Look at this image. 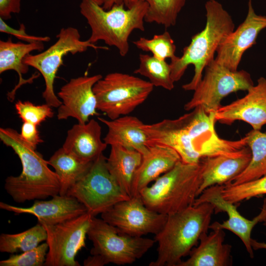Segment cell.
<instances>
[{
    "instance_id": "6da1fadb",
    "label": "cell",
    "mask_w": 266,
    "mask_h": 266,
    "mask_svg": "<svg viewBox=\"0 0 266 266\" xmlns=\"http://www.w3.org/2000/svg\"><path fill=\"white\" fill-rule=\"evenodd\" d=\"M0 139L12 148L20 160L22 170L17 176H8L4 188L17 203L44 200L59 194L60 185L55 171L48 167V161L12 128H0Z\"/></svg>"
},
{
    "instance_id": "603a6c76",
    "label": "cell",
    "mask_w": 266,
    "mask_h": 266,
    "mask_svg": "<svg viewBox=\"0 0 266 266\" xmlns=\"http://www.w3.org/2000/svg\"><path fill=\"white\" fill-rule=\"evenodd\" d=\"M101 136V126L92 119L86 123L73 125L67 131L63 147L81 159L94 161L107 146Z\"/></svg>"
},
{
    "instance_id": "836d02e7",
    "label": "cell",
    "mask_w": 266,
    "mask_h": 266,
    "mask_svg": "<svg viewBox=\"0 0 266 266\" xmlns=\"http://www.w3.org/2000/svg\"><path fill=\"white\" fill-rule=\"evenodd\" d=\"M48 251V244L43 243L21 254H12L8 259L0 261V266H44Z\"/></svg>"
},
{
    "instance_id": "4316f807",
    "label": "cell",
    "mask_w": 266,
    "mask_h": 266,
    "mask_svg": "<svg viewBox=\"0 0 266 266\" xmlns=\"http://www.w3.org/2000/svg\"><path fill=\"white\" fill-rule=\"evenodd\" d=\"M47 161L54 168L58 176L61 196L66 195L68 190L88 172L94 162L81 159L66 151L63 147Z\"/></svg>"
},
{
    "instance_id": "5bb4252c",
    "label": "cell",
    "mask_w": 266,
    "mask_h": 266,
    "mask_svg": "<svg viewBox=\"0 0 266 266\" xmlns=\"http://www.w3.org/2000/svg\"><path fill=\"white\" fill-rule=\"evenodd\" d=\"M215 113H207L198 106L185 114L188 137L200 160L204 157L230 155L236 149L234 141L221 138L216 133Z\"/></svg>"
},
{
    "instance_id": "9a60e30c",
    "label": "cell",
    "mask_w": 266,
    "mask_h": 266,
    "mask_svg": "<svg viewBox=\"0 0 266 266\" xmlns=\"http://www.w3.org/2000/svg\"><path fill=\"white\" fill-rule=\"evenodd\" d=\"M102 78L100 74L80 76L71 79L63 86L57 94L62 101L58 107V119L72 117L78 123L85 124L90 120V117L98 115L93 87Z\"/></svg>"
},
{
    "instance_id": "9c48e42d",
    "label": "cell",
    "mask_w": 266,
    "mask_h": 266,
    "mask_svg": "<svg viewBox=\"0 0 266 266\" xmlns=\"http://www.w3.org/2000/svg\"><path fill=\"white\" fill-rule=\"evenodd\" d=\"M250 74L245 70L233 71L215 58L204 69V75L191 99L184 105L186 111L201 106L207 113H215L223 98L238 91H248L253 86Z\"/></svg>"
},
{
    "instance_id": "8d00e7d4",
    "label": "cell",
    "mask_w": 266,
    "mask_h": 266,
    "mask_svg": "<svg viewBox=\"0 0 266 266\" xmlns=\"http://www.w3.org/2000/svg\"><path fill=\"white\" fill-rule=\"evenodd\" d=\"M37 126L29 122H24L21 127L20 134L22 139L34 149L43 142L41 138Z\"/></svg>"
},
{
    "instance_id": "7c38bea8",
    "label": "cell",
    "mask_w": 266,
    "mask_h": 266,
    "mask_svg": "<svg viewBox=\"0 0 266 266\" xmlns=\"http://www.w3.org/2000/svg\"><path fill=\"white\" fill-rule=\"evenodd\" d=\"M101 217L122 233L140 237L158 233L167 215L148 208L139 195L116 203L101 214Z\"/></svg>"
},
{
    "instance_id": "52a82bcc",
    "label": "cell",
    "mask_w": 266,
    "mask_h": 266,
    "mask_svg": "<svg viewBox=\"0 0 266 266\" xmlns=\"http://www.w3.org/2000/svg\"><path fill=\"white\" fill-rule=\"evenodd\" d=\"M154 87L149 81L129 74L108 73L93 87L97 109L110 120L127 115L146 100Z\"/></svg>"
},
{
    "instance_id": "f546056e",
    "label": "cell",
    "mask_w": 266,
    "mask_h": 266,
    "mask_svg": "<svg viewBox=\"0 0 266 266\" xmlns=\"http://www.w3.org/2000/svg\"><path fill=\"white\" fill-rule=\"evenodd\" d=\"M139 66L134 70V73L147 77L154 86L169 91L174 88L170 65L166 60L146 54H139Z\"/></svg>"
},
{
    "instance_id": "1f68e13d",
    "label": "cell",
    "mask_w": 266,
    "mask_h": 266,
    "mask_svg": "<svg viewBox=\"0 0 266 266\" xmlns=\"http://www.w3.org/2000/svg\"><path fill=\"white\" fill-rule=\"evenodd\" d=\"M221 193L224 199L233 203L262 197L266 195V174L258 179L237 185H222Z\"/></svg>"
},
{
    "instance_id": "7402d4cb",
    "label": "cell",
    "mask_w": 266,
    "mask_h": 266,
    "mask_svg": "<svg viewBox=\"0 0 266 266\" xmlns=\"http://www.w3.org/2000/svg\"><path fill=\"white\" fill-rule=\"evenodd\" d=\"M98 118L107 127V134L103 139L107 145L134 149L142 155L148 151L152 144L143 129V123L137 117L127 115L110 120Z\"/></svg>"
},
{
    "instance_id": "cb8c5ba5",
    "label": "cell",
    "mask_w": 266,
    "mask_h": 266,
    "mask_svg": "<svg viewBox=\"0 0 266 266\" xmlns=\"http://www.w3.org/2000/svg\"><path fill=\"white\" fill-rule=\"evenodd\" d=\"M223 230H212L203 233L199 245L192 250L190 257L178 266H229L233 264L232 246L225 244Z\"/></svg>"
},
{
    "instance_id": "3957f363",
    "label": "cell",
    "mask_w": 266,
    "mask_h": 266,
    "mask_svg": "<svg viewBox=\"0 0 266 266\" xmlns=\"http://www.w3.org/2000/svg\"><path fill=\"white\" fill-rule=\"evenodd\" d=\"M214 206L204 202L167 215L162 229L155 234L157 259L149 266H178L189 255L201 234L207 233Z\"/></svg>"
},
{
    "instance_id": "74e56055",
    "label": "cell",
    "mask_w": 266,
    "mask_h": 266,
    "mask_svg": "<svg viewBox=\"0 0 266 266\" xmlns=\"http://www.w3.org/2000/svg\"><path fill=\"white\" fill-rule=\"evenodd\" d=\"M21 10V0H0V18L8 20L12 13H19Z\"/></svg>"
},
{
    "instance_id": "e575fe53",
    "label": "cell",
    "mask_w": 266,
    "mask_h": 266,
    "mask_svg": "<svg viewBox=\"0 0 266 266\" xmlns=\"http://www.w3.org/2000/svg\"><path fill=\"white\" fill-rule=\"evenodd\" d=\"M17 113L23 122L32 123L37 126L47 118L54 116L51 106L47 103L35 105L29 101L18 100L15 104Z\"/></svg>"
},
{
    "instance_id": "ac0fdd59",
    "label": "cell",
    "mask_w": 266,
    "mask_h": 266,
    "mask_svg": "<svg viewBox=\"0 0 266 266\" xmlns=\"http://www.w3.org/2000/svg\"><path fill=\"white\" fill-rule=\"evenodd\" d=\"M0 208L15 214H29L35 216L41 224L54 225L77 217L87 212L77 199L59 194L48 200H36L28 207L14 206L0 202Z\"/></svg>"
},
{
    "instance_id": "8fae6325",
    "label": "cell",
    "mask_w": 266,
    "mask_h": 266,
    "mask_svg": "<svg viewBox=\"0 0 266 266\" xmlns=\"http://www.w3.org/2000/svg\"><path fill=\"white\" fill-rule=\"evenodd\" d=\"M93 217L87 212L56 225L41 224L47 232L48 245L44 266H80L75 257L86 246V237Z\"/></svg>"
},
{
    "instance_id": "ffe728a7",
    "label": "cell",
    "mask_w": 266,
    "mask_h": 266,
    "mask_svg": "<svg viewBox=\"0 0 266 266\" xmlns=\"http://www.w3.org/2000/svg\"><path fill=\"white\" fill-rule=\"evenodd\" d=\"M251 159V152L247 146L233 155H218L201 159V182L199 196L206 189L216 185H224L240 174Z\"/></svg>"
},
{
    "instance_id": "ab89813d",
    "label": "cell",
    "mask_w": 266,
    "mask_h": 266,
    "mask_svg": "<svg viewBox=\"0 0 266 266\" xmlns=\"http://www.w3.org/2000/svg\"><path fill=\"white\" fill-rule=\"evenodd\" d=\"M264 225L266 226V220L264 222ZM251 246L253 250L266 249V243L258 241L253 238L251 239Z\"/></svg>"
},
{
    "instance_id": "4dcf8cb0",
    "label": "cell",
    "mask_w": 266,
    "mask_h": 266,
    "mask_svg": "<svg viewBox=\"0 0 266 266\" xmlns=\"http://www.w3.org/2000/svg\"><path fill=\"white\" fill-rule=\"evenodd\" d=\"M148 4L144 21L166 28L174 26L186 0H144Z\"/></svg>"
},
{
    "instance_id": "7a4b0ae2",
    "label": "cell",
    "mask_w": 266,
    "mask_h": 266,
    "mask_svg": "<svg viewBox=\"0 0 266 266\" xmlns=\"http://www.w3.org/2000/svg\"><path fill=\"white\" fill-rule=\"evenodd\" d=\"M206 21L204 28L192 37L180 57L175 56L169 64L174 82L179 81L190 65L194 66V75L188 83L182 86L185 91L194 90L201 80L206 66L214 59L221 42L234 30L230 14L216 0L205 4Z\"/></svg>"
},
{
    "instance_id": "f35d334b",
    "label": "cell",
    "mask_w": 266,
    "mask_h": 266,
    "mask_svg": "<svg viewBox=\"0 0 266 266\" xmlns=\"http://www.w3.org/2000/svg\"><path fill=\"white\" fill-rule=\"evenodd\" d=\"M98 1L103 9L109 10L114 4H124L127 8L132 0H98Z\"/></svg>"
},
{
    "instance_id": "d4e9b609",
    "label": "cell",
    "mask_w": 266,
    "mask_h": 266,
    "mask_svg": "<svg viewBox=\"0 0 266 266\" xmlns=\"http://www.w3.org/2000/svg\"><path fill=\"white\" fill-rule=\"evenodd\" d=\"M43 48V42H13L11 38L6 41L0 40V73L13 70L17 72L19 77L17 84L7 95V99L10 102L14 100L16 91L19 88L23 85L32 83L39 76L38 73H34L30 78H23V75L28 72L29 67L24 63L25 57L33 51H40Z\"/></svg>"
},
{
    "instance_id": "484cf974",
    "label": "cell",
    "mask_w": 266,
    "mask_h": 266,
    "mask_svg": "<svg viewBox=\"0 0 266 266\" xmlns=\"http://www.w3.org/2000/svg\"><path fill=\"white\" fill-rule=\"evenodd\" d=\"M106 159L107 168L121 188L130 197L135 173L140 165L142 155L138 151L114 145Z\"/></svg>"
},
{
    "instance_id": "8992f818",
    "label": "cell",
    "mask_w": 266,
    "mask_h": 266,
    "mask_svg": "<svg viewBox=\"0 0 266 266\" xmlns=\"http://www.w3.org/2000/svg\"><path fill=\"white\" fill-rule=\"evenodd\" d=\"M93 247L85 266H103L110 263L131 264L141 258L156 242L142 236H133L120 232L102 219L93 216L87 233Z\"/></svg>"
},
{
    "instance_id": "e0dca14e",
    "label": "cell",
    "mask_w": 266,
    "mask_h": 266,
    "mask_svg": "<svg viewBox=\"0 0 266 266\" xmlns=\"http://www.w3.org/2000/svg\"><path fill=\"white\" fill-rule=\"evenodd\" d=\"M247 92L243 98L219 107L215 113L216 121L230 125L240 120L261 130L266 124V78H259Z\"/></svg>"
},
{
    "instance_id": "d6986e66",
    "label": "cell",
    "mask_w": 266,
    "mask_h": 266,
    "mask_svg": "<svg viewBox=\"0 0 266 266\" xmlns=\"http://www.w3.org/2000/svg\"><path fill=\"white\" fill-rule=\"evenodd\" d=\"M151 144H158L175 150L184 163L199 164L188 137L185 114L175 119H165L152 124H143Z\"/></svg>"
},
{
    "instance_id": "4fadbf2b",
    "label": "cell",
    "mask_w": 266,
    "mask_h": 266,
    "mask_svg": "<svg viewBox=\"0 0 266 266\" xmlns=\"http://www.w3.org/2000/svg\"><path fill=\"white\" fill-rule=\"evenodd\" d=\"M221 188L222 185H216L206 189L196 199L194 205L208 202L214 205L215 213L226 212L228 216L227 220L222 223L214 222L210 225L209 229H226L233 233L241 239L250 257L253 258L254 254L251 246V233L256 225L266 220V198L264 200L259 214L252 220H249L238 211L235 205L236 203L224 199L221 195Z\"/></svg>"
},
{
    "instance_id": "83f0119b",
    "label": "cell",
    "mask_w": 266,
    "mask_h": 266,
    "mask_svg": "<svg viewBox=\"0 0 266 266\" xmlns=\"http://www.w3.org/2000/svg\"><path fill=\"white\" fill-rule=\"evenodd\" d=\"M251 152V161L240 174L224 185H237L258 179L266 174V133L252 130L245 135Z\"/></svg>"
},
{
    "instance_id": "ba28073f",
    "label": "cell",
    "mask_w": 266,
    "mask_h": 266,
    "mask_svg": "<svg viewBox=\"0 0 266 266\" xmlns=\"http://www.w3.org/2000/svg\"><path fill=\"white\" fill-rule=\"evenodd\" d=\"M56 37L57 41L48 49L37 54L27 55L23 62L42 75L45 86L42 97L46 103L58 108L62 101L55 93L54 85L57 71L63 65V57L68 53L74 55L85 52L89 48L104 50L108 48L97 46L88 40H81L78 30L71 27L62 28Z\"/></svg>"
},
{
    "instance_id": "d590c367",
    "label": "cell",
    "mask_w": 266,
    "mask_h": 266,
    "mask_svg": "<svg viewBox=\"0 0 266 266\" xmlns=\"http://www.w3.org/2000/svg\"><path fill=\"white\" fill-rule=\"evenodd\" d=\"M0 32L13 35L19 40L26 43H34L39 42H48L50 40L49 36H39L30 35L26 32V27L21 24L18 29L12 28L7 25L4 20L0 18Z\"/></svg>"
},
{
    "instance_id": "5b68a950",
    "label": "cell",
    "mask_w": 266,
    "mask_h": 266,
    "mask_svg": "<svg viewBox=\"0 0 266 266\" xmlns=\"http://www.w3.org/2000/svg\"><path fill=\"white\" fill-rule=\"evenodd\" d=\"M201 182L200 163L181 160L158 178L139 195L144 204L158 213L169 215L194 205Z\"/></svg>"
},
{
    "instance_id": "d6a6232c",
    "label": "cell",
    "mask_w": 266,
    "mask_h": 266,
    "mask_svg": "<svg viewBox=\"0 0 266 266\" xmlns=\"http://www.w3.org/2000/svg\"><path fill=\"white\" fill-rule=\"evenodd\" d=\"M133 43L138 49L150 52L152 53V56L160 60H166L167 58L171 60L176 56V46L167 31L155 34L151 39L140 37Z\"/></svg>"
},
{
    "instance_id": "277c9868",
    "label": "cell",
    "mask_w": 266,
    "mask_h": 266,
    "mask_svg": "<svg viewBox=\"0 0 266 266\" xmlns=\"http://www.w3.org/2000/svg\"><path fill=\"white\" fill-rule=\"evenodd\" d=\"M79 7L91 30L88 40L94 44L102 40L114 46L122 57L129 51V38L133 31H145L148 4L144 0H132L127 8L124 4H114L109 10L103 9L98 0H81Z\"/></svg>"
},
{
    "instance_id": "2e32d148",
    "label": "cell",
    "mask_w": 266,
    "mask_h": 266,
    "mask_svg": "<svg viewBox=\"0 0 266 266\" xmlns=\"http://www.w3.org/2000/svg\"><path fill=\"white\" fill-rule=\"evenodd\" d=\"M266 28V16L256 14L249 0L245 20L221 42L215 59L229 69L237 70L243 54L256 44L258 34Z\"/></svg>"
},
{
    "instance_id": "f1b7e54d",
    "label": "cell",
    "mask_w": 266,
    "mask_h": 266,
    "mask_svg": "<svg viewBox=\"0 0 266 266\" xmlns=\"http://www.w3.org/2000/svg\"><path fill=\"white\" fill-rule=\"evenodd\" d=\"M47 237L44 226L38 223L33 227L17 233H2L0 235V251L14 254L33 249Z\"/></svg>"
},
{
    "instance_id": "44dd1931",
    "label": "cell",
    "mask_w": 266,
    "mask_h": 266,
    "mask_svg": "<svg viewBox=\"0 0 266 266\" xmlns=\"http://www.w3.org/2000/svg\"><path fill=\"white\" fill-rule=\"evenodd\" d=\"M180 160V156L172 148L152 144L147 153L142 155L140 165L135 173L132 197L139 195L142 189L170 170Z\"/></svg>"
},
{
    "instance_id": "30bf717a",
    "label": "cell",
    "mask_w": 266,
    "mask_h": 266,
    "mask_svg": "<svg viewBox=\"0 0 266 266\" xmlns=\"http://www.w3.org/2000/svg\"><path fill=\"white\" fill-rule=\"evenodd\" d=\"M106 158L102 154L88 172L67 191V196L77 199L93 216L108 210L131 197L110 173Z\"/></svg>"
}]
</instances>
